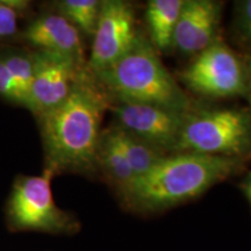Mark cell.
<instances>
[{"instance_id": "ac0fdd59", "label": "cell", "mask_w": 251, "mask_h": 251, "mask_svg": "<svg viewBox=\"0 0 251 251\" xmlns=\"http://www.w3.org/2000/svg\"><path fill=\"white\" fill-rule=\"evenodd\" d=\"M18 14L0 0V39L14 35L18 30Z\"/></svg>"}, {"instance_id": "8fae6325", "label": "cell", "mask_w": 251, "mask_h": 251, "mask_svg": "<svg viewBox=\"0 0 251 251\" xmlns=\"http://www.w3.org/2000/svg\"><path fill=\"white\" fill-rule=\"evenodd\" d=\"M23 37L37 50L70 56L86 64L80 31L61 14L41 15L24 30Z\"/></svg>"}, {"instance_id": "2e32d148", "label": "cell", "mask_w": 251, "mask_h": 251, "mask_svg": "<svg viewBox=\"0 0 251 251\" xmlns=\"http://www.w3.org/2000/svg\"><path fill=\"white\" fill-rule=\"evenodd\" d=\"M0 58L2 59L6 68L8 69L9 74L12 75L13 79L17 83V85L20 89L21 93L25 97V107L29 90L31 86L34 76V68H33V59L30 54H25L21 51H6L5 54L0 55Z\"/></svg>"}, {"instance_id": "4fadbf2b", "label": "cell", "mask_w": 251, "mask_h": 251, "mask_svg": "<svg viewBox=\"0 0 251 251\" xmlns=\"http://www.w3.org/2000/svg\"><path fill=\"white\" fill-rule=\"evenodd\" d=\"M98 165L101 166L109 179L120 191L135 178L119 142L114 127L102 130L98 150Z\"/></svg>"}, {"instance_id": "52a82bcc", "label": "cell", "mask_w": 251, "mask_h": 251, "mask_svg": "<svg viewBox=\"0 0 251 251\" xmlns=\"http://www.w3.org/2000/svg\"><path fill=\"white\" fill-rule=\"evenodd\" d=\"M30 55L34 76L26 108L40 117L64 101L86 64L70 56L46 50H36Z\"/></svg>"}, {"instance_id": "7a4b0ae2", "label": "cell", "mask_w": 251, "mask_h": 251, "mask_svg": "<svg viewBox=\"0 0 251 251\" xmlns=\"http://www.w3.org/2000/svg\"><path fill=\"white\" fill-rule=\"evenodd\" d=\"M238 164L237 157L178 152L165 156L120 193L126 205L135 211H163L206 192L233 175Z\"/></svg>"}, {"instance_id": "8992f818", "label": "cell", "mask_w": 251, "mask_h": 251, "mask_svg": "<svg viewBox=\"0 0 251 251\" xmlns=\"http://www.w3.org/2000/svg\"><path fill=\"white\" fill-rule=\"evenodd\" d=\"M180 79L194 92L214 98L243 96L248 92L246 67L221 41H215L198 54L180 72Z\"/></svg>"}, {"instance_id": "277c9868", "label": "cell", "mask_w": 251, "mask_h": 251, "mask_svg": "<svg viewBox=\"0 0 251 251\" xmlns=\"http://www.w3.org/2000/svg\"><path fill=\"white\" fill-rule=\"evenodd\" d=\"M250 149V115L236 108H212L188 113L176 151L236 157Z\"/></svg>"}, {"instance_id": "9c48e42d", "label": "cell", "mask_w": 251, "mask_h": 251, "mask_svg": "<svg viewBox=\"0 0 251 251\" xmlns=\"http://www.w3.org/2000/svg\"><path fill=\"white\" fill-rule=\"evenodd\" d=\"M117 126L162 151H176L188 113L147 105L121 102L112 106Z\"/></svg>"}, {"instance_id": "d6986e66", "label": "cell", "mask_w": 251, "mask_h": 251, "mask_svg": "<svg viewBox=\"0 0 251 251\" xmlns=\"http://www.w3.org/2000/svg\"><path fill=\"white\" fill-rule=\"evenodd\" d=\"M237 25L242 35L251 42V0L238 4Z\"/></svg>"}, {"instance_id": "7402d4cb", "label": "cell", "mask_w": 251, "mask_h": 251, "mask_svg": "<svg viewBox=\"0 0 251 251\" xmlns=\"http://www.w3.org/2000/svg\"><path fill=\"white\" fill-rule=\"evenodd\" d=\"M244 192H246V196L249 199V202L251 205V174L246 179V183H244Z\"/></svg>"}, {"instance_id": "30bf717a", "label": "cell", "mask_w": 251, "mask_h": 251, "mask_svg": "<svg viewBox=\"0 0 251 251\" xmlns=\"http://www.w3.org/2000/svg\"><path fill=\"white\" fill-rule=\"evenodd\" d=\"M220 18V2L213 0H185L176 26L172 46L183 54H200L216 41Z\"/></svg>"}, {"instance_id": "ffe728a7", "label": "cell", "mask_w": 251, "mask_h": 251, "mask_svg": "<svg viewBox=\"0 0 251 251\" xmlns=\"http://www.w3.org/2000/svg\"><path fill=\"white\" fill-rule=\"evenodd\" d=\"M2 1L7 6H9L12 9H14L17 13L24 11V9H26L29 6V2L24 1V0H2Z\"/></svg>"}, {"instance_id": "e0dca14e", "label": "cell", "mask_w": 251, "mask_h": 251, "mask_svg": "<svg viewBox=\"0 0 251 251\" xmlns=\"http://www.w3.org/2000/svg\"><path fill=\"white\" fill-rule=\"evenodd\" d=\"M0 97L25 107L24 94L21 93L20 89L1 58H0Z\"/></svg>"}, {"instance_id": "6da1fadb", "label": "cell", "mask_w": 251, "mask_h": 251, "mask_svg": "<svg viewBox=\"0 0 251 251\" xmlns=\"http://www.w3.org/2000/svg\"><path fill=\"white\" fill-rule=\"evenodd\" d=\"M108 107V93L86 65L64 101L37 117L46 169L54 175L94 170L98 165L102 118Z\"/></svg>"}, {"instance_id": "5bb4252c", "label": "cell", "mask_w": 251, "mask_h": 251, "mask_svg": "<svg viewBox=\"0 0 251 251\" xmlns=\"http://www.w3.org/2000/svg\"><path fill=\"white\" fill-rule=\"evenodd\" d=\"M114 129L135 178L146 175L166 156L164 151L121 129L119 126H114Z\"/></svg>"}, {"instance_id": "3957f363", "label": "cell", "mask_w": 251, "mask_h": 251, "mask_svg": "<svg viewBox=\"0 0 251 251\" xmlns=\"http://www.w3.org/2000/svg\"><path fill=\"white\" fill-rule=\"evenodd\" d=\"M93 76L106 92L121 102L147 103L179 113L192 112L187 94L164 67L151 42L141 34L121 58Z\"/></svg>"}, {"instance_id": "44dd1931", "label": "cell", "mask_w": 251, "mask_h": 251, "mask_svg": "<svg viewBox=\"0 0 251 251\" xmlns=\"http://www.w3.org/2000/svg\"><path fill=\"white\" fill-rule=\"evenodd\" d=\"M246 70H247V76H248V91H250L251 93V57L247 58Z\"/></svg>"}, {"instance_id": "5b68a950", "label": "cell", "mask_w": 251, "mask_h": 251, "mask_svg": "<svg viewBox=\"0 0 251 251\" xmlns=\"http://www.w3.org/2000/svg\"><path fill=\"white\" fill-rule=\"evenodd\" d=\"M54 174L45 169L41 176L17 178L8 200V220L20 230L67 233L76 228L74 219L56 206L51 191Z\"/></svg>"}, {"instance_id": "9a60e30c", "label": "cell", "mask_w": 251, "mask_h": 251, "mask_svg": "<svg viewBox=\"0 0 251 251\" xmlns=\"http://www.w3.org/2000/svg\"><path fill=\"white\" fill-rule=\"evenodd\" d=\"M101 1L97 0H63L58 4L59 12L79 31L93 36L99 20Z\"/></svg>"}, {"instance_id": "7c38bea8", "label": "cell", "mask_w": 251, "mask_h": 251, "mask_svg": "<svg viewBox=\"0 0 251 251\" xmlns=\"http://www.w3.org/2000/svg\"><path fill=\"white\" fill-rule=\"evenodd\" d=\"M184 0H151L146 12L151 45L156 50H166L174 43V35Z\"/></svg>"}, {"instance_id": "ba28073f", "label": "cell", "mask_w": 251, "mask_h": 251, "mask_svg": "<svg viewBox=\"0 0 251 251\" xmlns=\"http://www.w3.org/2000/svg\"><path fill=\"white\" fill-rule=\"evenodd\" d=\"M135 24L134 9L129 2L101 1L90 59L86 63L92 74L111 67L133 47L140 35Z\"/></svg>"}]
</instances>
